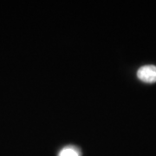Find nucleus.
Listing matches in <instances>:
<instances>
[{"mask_svg":"<svg viewBox=\"0 0 156 156\" xmlns=\"http://www.w3.org/2000/svg\"><path fill=\"white\" fill-rule=\"evenodd\" d=\"M137 76L140 81L147 83H156V66L145 65L140 67L137 71Z\"/></svg>","mask_w":156,"mask_h":156,"instance_id":"f257e3e1","label":"nucleus"},{"mask_svg":"<svg viewBox=\"0 0 156 156\" xmlns=\"http://www.w3.org/2000/svg\"><path fill=\"white\" fill-rule=\"evenodd\" d=\"M58 156H80V152L74 147H67L59 153Z\"/></svg>","mask_w":156,"mask_h":156,"instance_id":"f03ea898","label":"nucleus"}]
</instances>
